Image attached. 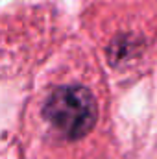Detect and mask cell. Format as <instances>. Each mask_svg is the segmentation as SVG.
<instances>
[{"label":"cell","instance_id":"6da1fadb","mask_svg":"<svg viewBox=\"0 0 157 159\" xmlns=\"http://www.w3.org/2000/svg\"><path fill=\"white\" fill-rule=\"evenodd\" d=\"M26 159H107V91L96 70H54L24 119Z\"/></svg>","mask_w":157,"mask_h":159}]
</instances>
